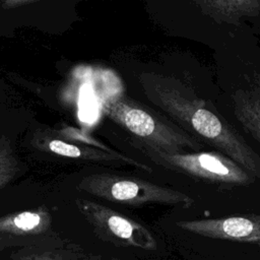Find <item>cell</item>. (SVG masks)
<instances>
[{
	"mask_svg": "<svg viewBox=\"0 0 260 260\" xmlns=\"http://www.w3.org/2000/svg\"><path fill=\"white\" fill-rule=\"evenodd\" d=\"M139 83L147 100L186 133L232 158L260 180V155L209 102L183 81L154 72H143Z\"/></svg>",
	"mask_w": 260,
	"mask_h": 260,
	"instance_id": "1",
	"label": "cell"
},
{
	"mask_svg": "<svg viewBox=\"0 0 260 260\" xmlns=\"http://www.w3.org/2000/svg\"><path fill=\"white\" fill-rule=\"evenodd\" d=\"M103 110L130 135L167 152H197L204 144L186 133L169 118L128 95L114 94L103 103Z\"/></svg>",
	"mask_w": 260,
	"mask_h": 260,
	"instance_id": "2",
	"label": "cell"
},
{
	"mask_svg": "<svg viewBox=\"0 0 260 260\" xmlns=\"http://www.w3.org/2000/svg\"><path fill=\"white\" fill-rule=\"evenodd\" d=\"M130 144L155 165L220 188L246 187L256 179L219 151L167 152L130 139Z\"/></svg>",
	"mask_w": 260,
	"mask_h": 260,
	"instance_id": "3",
	"label": "cell"
},
{
	"mask_svg": "<svg viewBox=\"0 0 260 260\" xmlns=\"http://www.w3.org/2000/svg\"><path fill=\"white\" fill-rule=\"evenodd\" d=\"M90 189L108 200L130 206L158 204L188 208L195 203L186 193L138 177L96 176L91 179Z\"/></svg>",
	"mask_w": 260,
	"mask_h": 260,
	"instance_id": "4",
	"label": "cell"
},
{
	"mask_svg": "<svg viewBox=\"0 0 260 260\" xmlns=\"http://www.w3.org/2000/svg\"><path fill=\"white\" fill-rule=\"evenodd\" d=\"M84 211L99 235L114 245L143 250L156 249L151 232L138 221L95 203H87Z\"/></svg>",
	"mask_w": 260,
	"mask_h": 260,
	"instance_id": "5",
	"label": "cell"
},
{
	"mask_svg": "<svg viewBox=\"0 0 260 260\" xmlns=\"http://www.w3.org/2000/svg\"><path fill=\"white\" fill-rule=\"evenodd\" d=\"M180 229L206 238L260 244V215L245 214L221 218L181 220Z\"/></svg>",
	"mask_w": 260,
	"mask_h": 260,
	"instance_id": "6",
	"label": "cell"
},
{
	"mask_svg": "<svg viewBox=\"0 0 260 260\" xmlns=\"http://www.w3.org/2000/svg\"><path fill=\"white\" fill-rule=\"evenodd\" d=\"M236 118L256 141L260 143V75L248 89H238L232 96Z\"/></svg>",
	"mask_w": 260,
	"mask_h": 260,
	"instance_id": "7",
	"label": "cell"
},
{
	"mask_svg": "<svg viewBox=\"0 0 260 260\" xmlns=\"http://www.w3.org/2000/svg\"><path fill=\"white\" fill-rule=\"evenodd\" d=\"M194 4L218 23L239 24L243 17L260 14V0H200Z\"/></svg>",
	"mask_w": 260,
	"mask_h": 260,
	"instance_id": "8",
	"label": "cell"
},
{
	"mask_svg": "<svg viewBox=\"0 0 260 260\" xmlns=\"http://www.w3.org/2000/svg\"><path fill=\"white\" fill-rule=\"evenodd\" d=\"M44 229V218L38 212L24 211L0 224V232L13 233L16 235L35 233Z\"/></svg>",
	"mask_w": 260,
	"mask_h": 260,
	"instance_id": "9",
	"label": "cell"
},
{
	"mask_svg": "<svg viewBox=\"0 0 260 260\" xmlns=\"http://www.w3.org/2000/svg\"><path fill=\"white\" fill-rule=\"evenodd\" d=\"M50 149L60 155L69 157H79L82 155V151L75 145L62 142L60 140H52L49 143Z\"/></svg>",
	"mask_w": 260,
	"mask_h": 260,
	"instance_id": "10",
	"label": "cell"
},
{
	"mask_svg": "<svg viewBox=\"0 0 260 260\" xmlns=\"http://www.w3.org/2000/svg\"><path fill=\"white\" fill-rule=\"evenodd\" d=\"M18 260H62L52 254H32L28 256H19Z\"/></svg>",
	"mask_w": 260,
	"mask_h": 260,
	"instance_id": "11",
	"label": "cell"
},
{
	"mask_svg": "<svg viewBox=\"0 0 260 260\" xmlns=\"http://www.w3.org/2000/svg\"><path fill=\"white\" fill-rule=\"evenodd\" d=\"M112 260H119V259H112Z\"/></svg>",
	"mask_w": 260,
	"mask_h": 260,
	"instance_id": "12",
	"label": "cell"
}]
</instances>
